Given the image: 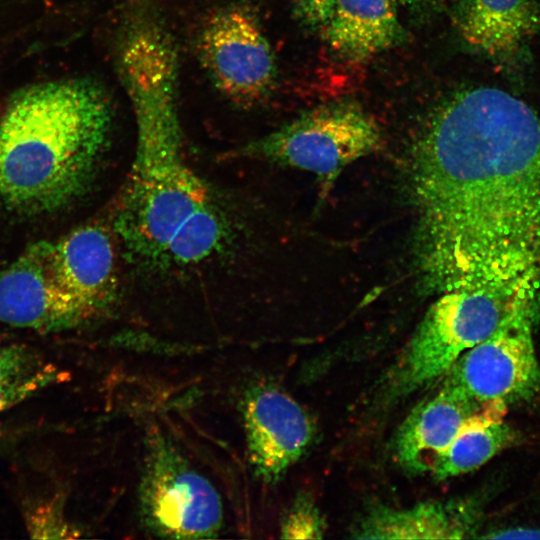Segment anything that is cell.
I'll list each match as a JSON object with an SVG mask.
<instances>
[{"label": "cell", "mask_w": 540, "mask_h": 540, "mask_svg": "<svg viewBox=\"0 0 540 540\" xmlns=\"http://www.w3.org/2000/svg\"><path fill=\"white\" fill-rule=\"evenodd\" d=\"M416 251L433 292L540 290V116L494 87L457 90L411 148Z\"/></svg>", "instance_id": "obj_1"}, {"label": "cell", "mask_w": 540, "mask_h": 540, "mask_svg": "<svg viewBox=\"0 0 540 540\" xmlns=\"http://www.w3.org/2000/svg\"><path fill=\"white\" fill-rule=\"evenodd\" d=\"M120 77L135 116L136 150L114 230L128 256L146 268L199 263L221 249L229 230L224 211L184 158L178 65L166 55L143 54Z\"/></svg>", "instance_id": "obj_2"}, {"label": "cell", "mask_w": 540, "mask_h": 540, "mask_svg": "<svg viewBox=\"0 0 540 540\" xmlns=\"http://www.w3.org/2000/svg\"><path fill=\"white\" fill-rule=\"evenodd\" d=\"M111 123L110 102L88 80L18 95L0 119V208L40 214L75 201L94 176Z\"/></svg>", "instance_id": "obj_3"}, {"label": "cell", "mask_w": 540, "mask_h": 540, "mask_svg": "<svg viewBox=\"0 0 540 540\" xmlns=\"http://www.w3.org/2000/svg\"><path fill=\"white\" fill-rule=\"evenodd\" d=\"M520 297L528 296H511L486 287L440 293L391 371L392 396L408 395L443 378L465 351L496 330Z\"/></svg>", "instance_id": "obj_4"}, {"label": "cell", "mask_w": 540, "mask_h": 540, "mask_svg": "<svg viewBox=\"0 0 540 540\" xmlns=\"http://www.w3.org/2000/svg\"><path fill=\"white\" fill-rule=\"evenodd\" d=\"M380 144L376 121L359 106L340 102L305 112L247 143L237 155L309 171L331 182Z\"/></svg>", "instance_id": "obj_5"}, {"label": "cell", "mask_w": 540, "mask_h": 540, "mask_svg": "<svg viewBox=\"0 0 540 540\" xmlns=\"http://www.w3.org/2000/svg\"><path fill=\"white\" fill-rule=\"evenodd\" d=\"M536 300L516 299L496 330L455 361L443 376V384L480 408L535 398L540 393L533 342Z\"/></svg>", "instance_id": "obj_6"}, {"label": "cell", "mask_w": 540, "mask_h": 540, "mask_svg": "<svg viewBox=\"0 0 540 540\" xmlns=\"http://www.w3.org/2000/svg\"><path fill=\"white\" fill-rule=\"evenodd\" d=\"M145 523L159 536L215 537L223 522L220 496L167 440L150 445L140 489Z\"/></svg>", "instance_id": "obj_7"}, {"label": "cell", "mask_w": 540, "mask_h": 540, "mask_svg": "<svg viewBox=\"0 0 540 540\" xmlns=\"http://www.w3.org/2000/svg\"><path fill=\"white\" fill-rule=\"evenodd\" d=\"M199 59L216 88L240 105H253L276 79L272 48L256 15L233 4L217 9L197 37Z\"/></svg>", "instance_id": "obj_8"}, {"label": "cell", "mask_w": 540, "mask_h": 540, "mask_svg": "<svg viewBox=\"0 0 540 540\" xmlns=\"http://www.w3.org/2000/svg\"><path fill=\"white\" fill-rule=\"evenodd\" d=\"M94 321L57 282L48 241L29 246L0 270V324L39 332H61Z\"/></svg>", "instance_id": "obj_9"}, {"label": "cell", "mask_w": 540, "mask_h": 540, "mask_svg": "<svg viewBox=\"0 0 540 540\" xmlns=\"http://www.w3.org/2000/svg\"><path fill=\"white\" fill-rule=\"evenodd\" d=\"M249 461L257 476L278 480L308 450L315 426L305 409L283 390L251 388L242 405Z\"/></svg>", "instance_id": "obj_10"}, {"label": "cell", "mask_w": 540, "mask_h": 540, "mask_svg": "<svg viewBox=\"0 0 540 540\" xmlns=\"http://www.w3.org/2000/svg\"><path fill=\"white\" fill-rule=\"evenodd\" d=\"M48 257L59 285L94 320L112 307L118 277L115 246L106 228L89 223L48 241Z\"/></svg>", "instance_id": "obj_11"}, {"label": "cell", "mask_w": 540, "mask_h": 540, "mask_svg": "<svg viewBox=\"0 0 540 540\" xmlns=\"http://www.w3.org/2000/svg\"><path fill=\"white\" fill-rule=\"evenodd\" d=\"M481 408L442 384L400 425L394 444L399 464L408 472H431L465 420Z\"/></svg>", "instance_id": "obj_12"}, {"label": "cell", "mask_w": 540, "mask_h": 540, "mask_svg": "<svg viewBox=\"0 0 540 540\" xmlns=\"http://www.w3.org/2000/svg\"><path fill=\"white\" fill-rule=\"evenodd\" d=\"M457 19L467 44L499 60L515 57L540 28V10L530 0H463Z\"/></svg>", "instance_id": "obj_13"}, {"label": "cell", "mask_w": 540, "mask_h": 540, "mask_svg": "<svg viewBox=\"0 0 540 540\" xmlns=\"http://www.w3.org/2000/svg\"><path fill=\"white\" fill-rule=\"evenodd\" d=\"M323 27L330 46L351 60L371 57L402 38L392 0H334Z\"/></svg>", "instance_id": "obj_14"}, {"label": "cell", "mask_w": 540, "mask_h": 540, "mask_svg": "<svg viewBox=\"0 0 540 540\" xmlns=\"http://www.w3.org/2000/svg\"><path fill=\"white\" fill-rule=\"evenodd\" d=\"M473 518L461 502H424L409 508L378 507L354 530L360 539H459L472 531Z\"/></svg>", "instance_id": "obj_15"}, {"label": "cell", "mask_w": 540, "mask_h": 540, "mask_svg": "<svg viewBox=\"0 0 540 540\" xmlns=\"http://www.w3.org/2000/svg\"><path fill=\"white\" fill-rule=\"evenodd\" d=\"M507 406L493 403L468 417L431 473L438 480L475 470L515 440L514 431L504 421Z\"/></svg>", "instance_id": "obj_16"}, {"label": "cell", "mask_w": 540, "mask_h": 540, "mask_svg": "<svg viewBox=\"0 0 540 540\" xmlns=\"http://www.w3.org/2000/svg\"><path fill=\"white\" fill-rule=\"evenodd\" d=\"M25 527L30 538H77L80 530L64 513V505L57 497L34 504L25 512Z\"/></svg>", "instance_id": "obj_17"}, {"label": "cell", "mask_w": 540, "mask_h": 540, "mask_svg": "<svg viewBox=\"0 0 540 540\" xmlns=\"http://www.w3.org/2000/svg\"><path fill=\"white\" fill-rule=\"evenodd\" d=\"M62 380H64V372L56 365L49 363L26 374L0 379V412Z\"/></svg>", "instance_id": "obj_18"}, {"label": "cell", "mask_w": 540, "mask_h": 540, "mask_svg": "<svg viewBox=\"0 0 540 540\" xmlns=\"http://www.w3.org/2000/svg\"><path fill=\"white\" fill-rule=\"evenodd\" d=\"M325 524L319 509L306 497L297 499L285 515L280 532L284 539H319Z\"/></svg>", "instance_id": "obj_19"}, {"label": "cell", "mask_w": 540, "mask_h": 540, "mask_svg": "<svg viewBox=\"0 0 540 540\" xmlns=\"http://www.w3.org/2000/svg\"><path fill=\"white\" fill-rule=\"evenodd\" d=\"M45 363L35 351L24 345L0 346V379L29 373Z\"/></svg>", "instance_id": "obj_20"}, {"label": "cell", "mask_w": 540, "mask_h": 540, "mask_svg": "<svg viewBox=\"0 0 540 540\" xmlns=\"http://www.w3.org/2000/svg\"><path fill=\"white\" fill-rule=\"evenodd\" d=\"M302 16L313 25L324 26L328 21L334 0H297Z\"/></svg>", "instance_id": "obj_21"}, {"label": "cell", "mask_w": 540, "mask_h": 540, "mask_svg": "<svg viewBox=\"0 0 540 540\" xmlns=\"http://www.w3.org/2000/svg\"><path fill=\"white\" fill-rule=\"evenodd\" d=\"M484 537L494 539H540V529L513 528Z\"/></svg>", "instance_id": "obj_22"}, {"label": "cell", "mask_w": 540, "mask_h": 540, "mask_svg": "<svg viewBox=\"0 0 540 540\" xmlns=\"http://www.w3.org/2000/svg\"><path fill=\"white\" fill-rule=\"evenodd\" d=\"M403 1H405V2H407V3H410V4H411V3H415V2H416V1H418V0H403Z\"/></svg>", "instance_id": "obj_23"}]
</instances>
